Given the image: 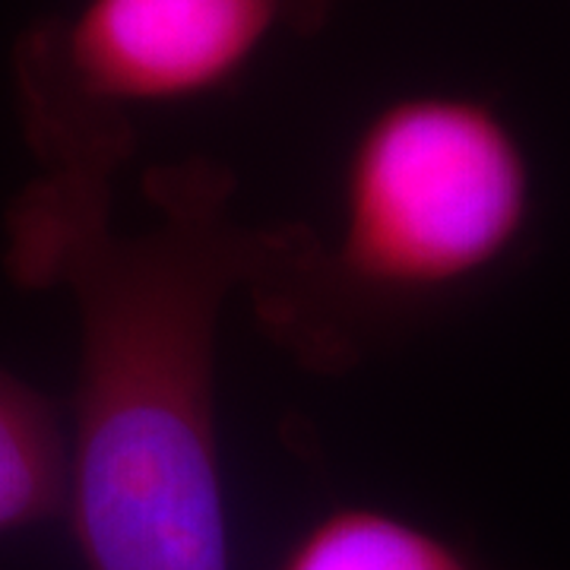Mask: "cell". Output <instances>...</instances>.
<instances>
[{
  "label": "cell",
  "mask_w": 570,
  "mask_h": 570,
  "mask_svg": "<svg viewBox=\"0 0 570 570\" xmlns=\"http://www.w3.org/2000/svg\"><path fill=\"white\" fill-rule=\"evenodd\" d=\"M216 159L156 165V225H111V187L41 171L3 223L26 288H67L80 314L67 520L86 570H232L216 333L232 292L264 279L302 223L247 225Z\"/></svg>",
  "instance_id": "obj_1"
},
{
  "label": "cell",
  "mask_w": 570,
  "mask_h": 570,
  "mask_svg": "<svg viewBox=\"0 0 570 570\" xmlns=\"http://www.w3.org/2000/svg\"><path fill=\"white\" fill-rule=\"evenodd\" d=\"M532 219L535 168L517 124L475 92H406L348 142L336 235L305 225L247 298L295 365L346 374L396 326L501 273Z\"/></svg>",
  "instance_id": "obj_2"
},
{
  "label": "cell",
  "mask_w": 570,
  "mask_h": 570,
  "mask_svg": "<svg viewBox=\"0 0 570 570\" xmlns=\"http://www.w3.org/2000/svg\"><path fill=\"white\" fill-rule=\"evenodd\" d=\"M336 0H80L13 48L22 134L45 175L105 184L142 111L209 99L273 41L321 32Z\"/></svg>",
  "instance_id": "obj_3"
},
{
  "label": "cell",
  "mask_w": 570,
  "mask_h": 570,
  "mask_svg": "<svg viewBox=\"0 0 570 570\" xmlns=\"http://www.w3.org/2000/svg\"><path fill=\"white\" fill-rule=\"evenodd\" d=\"M273 570H498L419 520L336 504L292 539Z\"/></svg>",
  "instance_id": "obj_4"
},
{
  "label": "cell",
  "mask_w": 570,
  "mask_h": 570,
  "mask_svg": "<svg viewBox=\"0 0 570 570\" xmlns=\"http://www.w3.org/2000/svg\"><path fill=\"white\" fill-rule=\"evenodd\" d=\"M70 422L39 387L0 367V535L67 513Z\"/></svg>",
  "instance_id": "obj_5"
}]
</instances>
